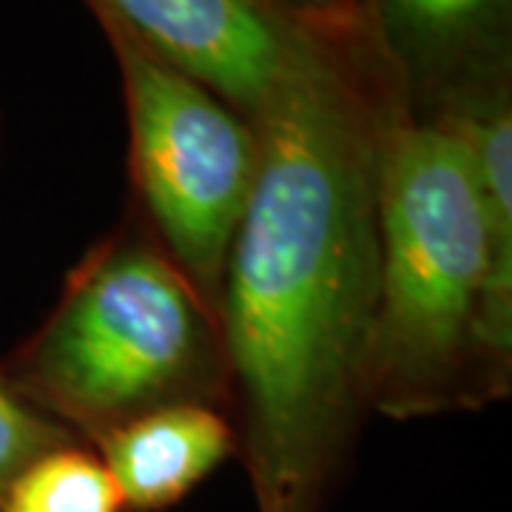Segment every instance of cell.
<instances>
[{
	"instance_id": "obj_1",
	"label": "cell",
	"mask_w": 512,
	"mask_h": 512,
	"mask_svg": "<svg viewBox=\"0 0 512 512\" xmlns=\"http://www.w3.org/2000/svg\"><path fill=\"white\" fill-rule=\"evenodd\" d=\"M404 111L316 26L256 114L259 168L217 316L256 512H330L373 413L379 180Z\"/></svg>"
},
{
	"instance_id": "obj_2",
	"label": "cell",
	"mask_w": 512,
	"mask_h": 512,
	"mask_svg": "<svg viewBox=\"0 0 512 512\" xmlns=\"http://www.w3.org/2000/svg\"><path fill=\"white\" fill-rule=\"evenodd\" d=\"M490 242L473 157L450 126L404 111L379 180L373 413L427 419L493 402L484 365Z\"/></svg>"
},
{
	"instance_id": "obj_3",
	"label": "cell",
	"mask_w": 512,
	"mask_h": 512,
	"mask_svg": "<svg viewBox=\"0 0 512 512\" xmlns=\"http://www.w3.org/2000/svg\"><path fill=\"white\" fill-rule=\"evenodd\" d=\"M0 379L89 447L163 407L231 404L220 322L143 222L89 251Z\"/></svg>"
},
{
	"instance_id": "obj_4",
	"label": "cell",
	"mask_w": 512,
	"mask_h": 512,
	"mask_svg": "<svg viewBox=\"0 0 512 512\" xmlns=\"http://www.w3.org/2000/svg\"><path fill=\"white\" fill-rule=\"evenodd\" d=\"M131 134V180L148 234L220 316L222 279L259 168L251 120L109 32Z\"/></svg>"
},
{
	"instance_id": "obj_5",
	"label": "cell",
	"mask_w": 512,
	"mask_h": 512,
	"mask_svg": "<svg viewBox=\"0 0 512 512\" xmlns=\"http://www.w3.org/2000/svg\"><path fill=\"white\" fill-rule=\"evenodd\" d=\"M106 32L185 74L254 123L316 23L271 0H89Z\"/></svg>"
},
{
	"instance_id": "obj_6",
	"label": "cell",
	"mask_w": 512,
	"mask_h": 512,
	"mask_svg": "<svg viewBox=\"0 0 512 512\" xmlns=\"http://www.w3.org/2000/svg\"><path fill=\"white\" fill-rule=\"evenodd\" d=\"M373 15L407 111L419 103L436 114L461 94L501 80L510 0H376Z\"/></svg>"
},
{
	"instance_id": "obj_7",
	"label": "cell",
	"mask_w": 512,
	"mask_h": 512,
	"mask_svg": "<svg viewBox=\"0 0 512 512\" xmlns=\"http://www.w3.org/2000/svg\"><path fill=\"white\" fill-rule=\"evenodd\" d=\"M92 450L109 470L123 512H165L237 456L239 444L222 407L174 404L126 421Z\"/></svg>"
},
{
	"instance_id": "obj_8",
	"label": "cell",
	"mask_w": 512,
	"mask_h": 512,
	"mask_svg": "<svg viewBox=\"0 0 512 512\" xmlns=\"http://www.w3.org/2000/svg\"><path fill=\"white\" fill-rule=\"evenodd\" d=\"M427 120L450 126L473 157L490 242V285L484 305V365L493 402L512 384V109L498 80L461 94Z\"/></svg>"
},
{
	"instance_id": "obj_9",
	"label": "cell",
	"mask_w": 512,
	"mask_h": 512,
	"mask_svg": "<svg viewBox=\"0 0 512 512\" xmlns=\"http://www.w3.org/2000/svg\"><path fill=\"white\" fill-rule=\"evenodd\" d=\"M0 512H123L109 470L89 444H63L23 467Z\"/></svg>"
},
{
	"instance_id": "obj_10",
	"label": "cell",
	"mask_w": 512,
	"mask_h": 512,
	"mask_svg": "<svg viewBox=\"0 0 512 512\" xmlns=\"http://www.w3.org/2000/svg\"><path fill=\"white\" fill-rule=\"evenodd\" d=\"M74 441L77 439L69 430L37 413L0 379V498L23 467H29L43 453Z\"/></svg>"
},
{
	"instance_id": "obj_11",
	"label": "cell",
	"mask_w": 512,
	"mask_h": 512,
	"mask_svg": "<svg viewBox=\"0 0 512 512\" xmlns=\"http://www.w3.org/2000/svg\"><path fill=\"white\" fill-rule=\"evenodd\" d=\"M271 3L291 12L293 18L316 23V26H325L328 20L336 18L348 6V0H271Z\"/></svg>"
}]
</instances>
